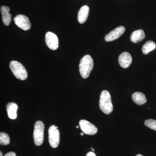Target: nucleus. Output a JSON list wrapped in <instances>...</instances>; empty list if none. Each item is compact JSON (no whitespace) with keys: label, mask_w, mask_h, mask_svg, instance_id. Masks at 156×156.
I'll use <instances>...</instances> for the list:
<instances>
[{"label":"nucleus","mask_w":156,"mask_h":156,"mask_svg":"<svg viewBox=\"0 0 156 156\" xmlns=\"http://www.w3.org/2000/svg\"><path fill=\"white\" fill-rule=\"evenodd\" d=\"M0 156H3V154L1 151L0 152Z\"/></svg>","instance_id":"22"},{"label":"nucleus","mask_w":156,"mask_h":156,"mask_svg":"<svg viewBox=\"0 0 156 156\" xmlns=\"http://www.w3.org/2000/svg\"><path fill=\"white\" fill-rule=\"evenodd\" d=\"M93 66V59L90 55H85L81 58L79 65V70L82 77L83 79L89 77Z\"/></svg>","instance_id":"1"},{"label":"nucleus","mask_w":156,"mask_h":156,"mask_svg":"<svg viewBox=\"0 0 156 156\" xmlns=\"http://www.w3.org/2000/svg\"><path fill=\"white\" fill-rule=\"evenodd\" d=\"M156 44L151 41H148L146 42L142 46V51L144 55H147L151 51L154 50L156 48Z\"/></svg>","instance_id":"16"},{"label":"nucleus","mask_w":156,"mask_h":156,"mask_svg":"<svg viewBox=\"0 0 156 156\" xmlns=\"http://www.w3.org/2000/svg\"><path fill=\"white\" fill-rule=\"evenodd\" d=\"M45 42L47 46L51 50H57L58 47V37L53 33L48 32L45 35Z\"/></svg>","instance_id":"7"},{"label":"nucleus","mask_w":156,"mask_h":156,"mask_svg":"<svg viewBox=\"0 0 156 156\" xmlns=\"http://www.w3.org/2000/svg\"><path fill=\"white\" fill-rule=\"evenodd\" d=\"M10 10V8L7 6H3L1 8L3 23L6 26H9L11 22V14L9 13Z\"/></svg>","instance_id":"13"},{"label":"nucleus","mask_w":156,"mask_h":156,"mask_svg":"<svg viewBox=\"0 0 156 156\" xmlns=\"http://www.w3.org/2000/svg\"><path fill=\"white\" fill-rule=\"evenodd\" d=\"M99 107L104 113L109 115L113 109L111 96L108 91L103 90L101 93L99 103Z\"/></svg>","instance_id":"2"},{"label":"nucleus","mask_w":156,"mask_h":156,"mask_svg":"<svg viewBox=\"0 0 156 156\" xmlns=\"http://www.w3.org/2000/svg\"><path fill=\"white\" fill-rule=\"evenodd\" d=\"M132 99L134 103L138 105H142L147 102L145 95L142 92H134L132 94Z\"/></svg>","instance_id":"15"},{"label":"nucleus","mask_w":156,"mask_h":156,"mask_svg":"<svg viewBox=\"0 0 156 156\" xmlns=\"http://www.w3.org/2000/svg\"><path fill=\"white\" fill-rule=\"evenodd\" d=\"M44 125L41 121H37L34 126V142L37 146L41 145L44 141Z\"/></svg>","instance_id":"4"},{"label":"nucleus","mask_w":156,"mask_h":156,"mask_svg":"<svg viewBox=\"0 0 156 156\" xmlns=\"http://www.w3.org/2000/svg\"><path fill=\"white\" fill-rule=\"evenodd\" d=\"M48 134L50 145L53 148L57 147L60 141V134L58 128L55 125H52L49 128Z\"/></svg>","instance_id":"5"},{"label":"nucleus","mask_w":156,"mask_h":156,"mask_svg":"<svg viewBox=\"0 0 156 156\" xmlns=\"http://www.w3.org/2000/svg\"><path fill=\"white\" fill-rule=\"evenodd\" d=\"M91 150H92V152H94V151H95V150H94V149H93V148L91 149Z\"/></svg>","instance_id":"24"},{"label":"nucleus","mask_w":156,"mask_h":156,"mask_svg":"<svg viewBox=\"0 0 156 156\" xmlns=\"http://www.w3.org/2000/svg\"><path fill=\"white\" fill-rule=\"evenodd\" d=\"M81 130L85 134L94 135L97 133L98 129L94 125L86 120H81L79 122Z\"/></svg>","instance_id":"8"},{"label":"nucleus","mask_w":156,"mask_h":156,"mask_svg":"<svg viewBox=\"0 0 156 156\" xmlns=\"http://www.w3.org/2000/svg\"><path fill=\"white\" fill-rule=\"evenodd\" d=\"M5 156H16V154L13 152H10L5 155Z\"/></svg>","instance_id":"19"},{"label":"nucleus","mask_w":156,"mask_h":156,"mask_svg":"<svg viewBox=\"0 0 156 156\" xmlns=\"http://www.w3.org/2000/svg\"><path fill=\"white\" fill-rule=\"evenodd\" d=\"M14 22L16 25L23 30H28L30 29L31 23L28 17L22 14L17 15L14 17Z\"/></svg>","instance_id":"6"},{"label":"nucleus","mask_w":156,"mask_h":156,"mask_svg":"<svg viewBox=\"0 0 156 156\" xmlns=\"http://www.w3.org/2000/svg\"><path fill=\"white\" fill-rule=\"evenodd\" d=\"M7 113L9 118L11 119H15L17 117V110L18 106L14 102H10L6 106Z\"/></svg>","instance_id":"12"},{"label":"nucleus","mask_w":156,"mask_h":156,"mask_svg":"<svg viewBox=\"0 0 156 156\" xmlns=\"http://www.w3.org/2000/svg\"><path fill=\"white\" fill-rule=\"evenodd\" d=\"M126 31L124 27L119 26L112 30L105 36V40L107 42L112 41L119 38Z\"/></svg>","instance_id":"9"},{"label":"nucleus","mask_w":156,"mask_h":156,"mask_svg":"<svg viewBox=\"0 0 156 156\" xmlns=\"http://www.w3.org/2000/svg\"><path fill=\"white\" fill-rule=\"evenodd\" d=\"M10 142V137L8 134L4 132L0 133V144L2 145H7Z\"/></svg>","instance_id":"17"},{"label":"nucleus","mask_w":156,"mask_h":156,"mask_svg":"<svg viewBox=\"0 0 156 156\" xmlns=\"http://www.w3.org/2000/svg\"><path fill=\"white\" fill-rule=\"evenodd\" d=\"M80 135H81V136H83V135H84V133H80Z\"/></svg>","instance_id":"23"},{"label":"nucleus","mask_w":156,"mask_h":156,"mask_svg":"<svg viewBox=\"0 0 156 156\" xmlns=\"http://www.w3.org/2000/svg\"><path fill=\"white\" fill-rule=\"evenodd\" d=\"M136 156H144L140 154H138L136 155Z\"/></svg>","instance_id":"21"},{"label":"nucleus","mask_w":156,"mask_h":156,"mask_svg":"<svg viewBox=\"0 0 156 156\" xmlns=\"http://www.w3.org/2000/svg\"><path fill=\"white\" fill-rule=\"evenodd\" d=\"M86 156H96V155L94 153V152H89L87 154Z\"/></svg>","instance_id":"20"},{"label":"nucleus","mask_w":156,"mask_h":156,"mask_svg":"<svg viewBox=\"0 0 156 156\" xmlns=\"http://www.w3.org/2000/svg\"><path fill=\"white\" fill-rule=\"evenodd\" d=\"M79 126H76V128H79Z\"/></svg>","instance_id":"25"},{"label":"nucleus","mask_w":156,"mask_h":156,"mask_svg":"<svg viewBox=\"0 0 156 156\" xmlns=\"http://www.w3.org/2000/svg\"><path fill=\"white\" fill-rule=\"evenodd\" d=\"M10 68L15 77L21 80H24L28 76L27 71L21 63L17 61H12L10 63Z\"/></svg>","instance_id":"3"},{"label":"nucleus","mask_w":156,"mask_h":156,"mask_svg":"<svg viewBox=\"0 0 156 156\" xmlns=\"http://www.w3.org/2000/svg\"><path fill=\"white\" fill-rule=\"evenodd\" d=\"M145 37V33L141 29L134 31L130 36V40L132 43H138L141 41Z\"/></svg>","instance_id":"14"},{"label":"nucleus","mask_w":156,"mask_h":156,"mask_svg":"<svg viewBox=\"0 0 156 156\" xmlns=\"http://www.w3.org/2000/svg\"><path fill=\"white\" fill-rule=\"evenodd\" d=\"M89 8L87 5L81 7L78 14V20L81 24H83L87 21L89 16Z\"/></svg>","instance_id":"11"},{"label":"nucleus","mask_w":156,"mask_h":156,"mask_svg":"<svg viewBox=\"0 0 156 156\" xmlns=\"http://www.w3.org/2000/svg\"><path fill=\"white\" fill-rule=\"evenodd\" d=\"M144 125L148 128L156 131V120L152 119L145 120Z\"/></svg>","instance_id":"18"},{"label":"nucleus","mask_w":156,"mask_h":156,"mask_svg":"<svg viewBox=\"0 0 156 156\" xmlns=\"http://www.w3.org/2000/svg\"><path fill=\"white\" fill-rule=\"evenodd\" d=\"M132 61L131 54L127 52H124L120 54L119 58V62L120 66L123 68H127L130 66Z\"/></svg>","instance_id":"10"}]
</instances>
